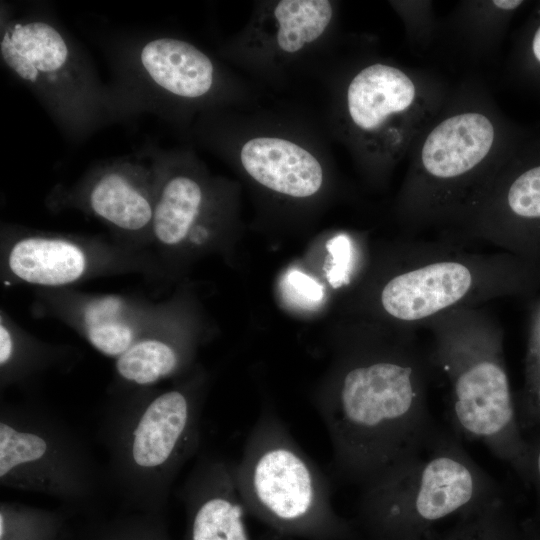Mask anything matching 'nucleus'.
Masks as SVG:
<instances>
[{
  "label": "nucleus",
  "instance_id": "29",
  "mask_svg": "<svg viewBox=\"0 0 540 540\" xmlns=\"http://www.w3.org/2000/svg\"><path fill=\"white\" fill-rule=\"evenodd\" d=\"M15 340L10 330L1 322L0 325V367L5 365L13 352Z\"/></svg>",
  "mask_w": 540,
  "mask_h": 540
},
{
  "label": "nucleus",
  "instance_id": "22",
  "mask_svg": "<svg viewBox=\"0 0 540 540\" xmlns=\"http://www.w3.org/2000/svg\"><path fill=\"white\" fill-rule=\"evenodd\" d=\"M72 540H171L163 514L124 511L111 517L91 515L74 527Z\"/></svg>",
  "mask_w": 540,
  "mask_h": 540
},
{
  "label": "nucleus",
  "instance_id": "10",
  "mask_svg": "<svg viewBox=\"0 0 540 540\" xmlns=\"http://www.w3.org/2000/svg\"><path fill=\"white\" fill-rule=\"evenodd\" d=\"M442 239L540 263V139L521 141Z\"/></svg>",
  "mask_w": 540,
  "mask_h": 540
},
{
  "label": "nucleus",
  "instance_id": "20",
  "mask_svg": "<svg viewBox=\"0 0 540 540\" xmlns=\"http://www.w3.org/2000/svg\"><path fill=\"white\" fill-rule=\"evenodd\" d=\"M65 508L46 509L1 501L0 540H72L74 526Z\"/></svg>",
  "mask_w": 540,
  "mask_h": 540
},
{
  "label": "nucleus",
  "instance_id": "7",
  "mask_svg": "<svg viewBox=\"0 0 540 540\" xmlns=\"http://www.w3.org/2000/svg\"><path fill=\"white\" fill-rule=\"evenodd\" d=\"M232 472L247 512L280 534L315 540L352 534L333 509L327 479L275 411L259 414Z\"/></svg>",
  "mask_w": 540,
  "mask_h": 540
},
{
  "label": "nucleus",
  "instance_id": "25",
  "mask_svg": "<svg viewBox=\"0 0 540 540\" xmlns=\"http://www.w3.org/2000/svg\"><path fill=\"white\" fill-rule=\"evenodd\" d=\"M332 265L327 273L329 283L338 288L350 282L353 269V248L348 236L338 235L327 242Z\"/></svg>",
  "mask_w": 540,
  "mask_h": 540
},
{
  "label": "nucleus",
  "instance_id": "5",
  "mask_svg": "<svg viewBox=\"0 0 540 540\" xmlns=\"http://www.w3.org/2000/svg\"><path fill=\"white\" fill-rule=\"evenodd\" d=\"M498 496L458 436L436 425L413 452L362 486L359 516L374 540H433L439 523Z\"/></svg>",
  "mask_w": 540,
  "mask_h": 540
},
{
  "label": "nucleus",
  "instance_id": "19",
  "mask_svg": "<svg viewBox=\"0 0 540 540\" xmlns=\"http://www.w3.org/2000/svg\"><path fill=\"white\" fill-rule=\"evenodd\" d=\"M183 355L171 342L147 337L138 339L116 358L115 371L122 383L133 388H149L177 373Z\"/></svg>",
  "mask_w": 540,
  "mask_h": 540
},
{
  "label": "nucleus",
  "instance_id": "24",
  "mask_svg": "<svg viewBox=\"0 0 540 540\" xmlns=\"http://www.w3.org/2000/svg\"><path fill=\"white\" fill-rule=\"evenodd\" d=\"M530 302L525 380L520 397L519 422L540 428V296Z\"/></svg>",
  "mask_w": 540,
  "mask_h": 540
},
{
  "label": "nucleus",
  "instance_id": "18",
  "mask_svg": "<svg viewBox=\"0 0 540 540\" xmlns=\"http://www.w3.org/2000/svg\"><path fill=\"white\" fill-rule=\"evenodd\" d=\"M205 204V189L189 171L170 170L155 199L151 228L164 245L181 243L196 225Z\"/></svg>",
  "mask_w": 540,
  "mask_h": 540
},
{
  "label": "nucleus",
  "instance_id": "27",
  "mask_svg": "<svg viewBox=\"0 0 540 540\" xmlns=\"http://www.w3.org/2000/svg\"><path fill=\"white\" fill-rule=\"evenodd\" d=\"M287 282L304 300L317 302L323 297L321 285L302 272L292 271L287 276Z\"/></svg>",
  "mask_w": 540,
  "mask_h": 540
},
{
  "label": "nucleus",
  "instance_id": "23",
  "mask_svg": "<svg viewBox=\"0 0 540 540\" xmlns=\"http://www.w3.org/2000/svg\"><path fill=\"white\" fill-rule=\"evenodd\" d=\"M520 528L501 495L459 517L433 540H518Z\"/></svg>",
  "mask_w": 540,
  "mask_h": 540
},
{
  "label": "nucleus",
  "instance_id": "9",
  "mask_svg": "<svg viewBox=\"0 0 540 540\" xmlns=\"http://www.w3.org/2000/svg\"><path fill=\"white\" fill-rule=\"evenodd\" d=\"M437 104L436 94L406 70L369 61L338 88L332 125L363 166L384 172L435 119Z\"/></svg>",
  "mask_w": 540,
  "mask_h": 540
},
{
  "label": "nucleus",
  "instance_id": "30",
  "mask_svg": "<svg viewBox=\"0 0 540 540\" xmlns=\"http://www.w3.org/2000/svg\"><path fill=\"white\" fill-rule=\"evenodd\" d=\"M518 540H540V527L528 522L521 525Z\"/></svg>",
  "mask_w": 540,
  "mask_h": 540
},
{
  "label": "nucleus",
  "instance_id": "26",
  "mask_svg": "<svg viewBox=\"0 0 540 540\" xmlns=\"http://www.w3.org/2000/svg\"><path fill=\"white\" fill-rule=\"evenodd\" d=\"M520 68L540 82V12L531 21L520 44Z\"/></svg>",
  "mask_w": 540,
  "mask_h": 540
},
{
  "label": "nucleus",
  "instance_id": "12",
  "mask_svg": "<svg viewBox=\"0 0 540 540\" xmlns=\"http://www.w3.org/2000/svg\"><path fill=\"white\" fill-rule=\"evenodd\" d=\"M246 175L280 195L308 198L325 181L324 151L303 131L275 122H253L240 127L229 144Z\"/></svg>",
  "mask_w": 540,
  "mask_h": 540
},
{
  "label": "nucleus",
  "instance_id": "17",
  "mask_svg": "<svg viewBox=\"0 0 540 540\" xmlns=\"http://www.w3.org/2000/svg\"><path fill=\"white\" fill-rule=\"evenodd\" d=\"M8 266L26 283L56 287L78 280L86 270L87 260L78 245L65 239L27 237L11 248Z\"/></svg>",
  "mask_w": 540,
  "mask_h": 540
},
{
  "label": "nucleus",
  "instance_id": "2",
  "mask_svg": "<svg viewBox=\"0 0 540 540\" xmlns=\"http://www.w3.org/2000/svg\"><path fill=\"white\" fill-rule=\"evenodd\" d=\"M434 373L448 388L454 433L476 440L530 484L528 441L523 436L504 355V333L482 307L446 312L424 325Z\"/></svg>",
  "mask_w": 540,
  "mask_h": 540
},
{
  "label": "nucleus",
  "instance_id": "11",
  "mask_svg": "<svg viewBox=\"0 0 540 540\" xmlns=\"http://www.w3.org/2000/svg\"><path fill=\"white\" fill-rule=\"evenodd\" d=\"M336 13V4L329 0L260 2L225 53L260 77L276 78L325 42Z\"/></svg>",
  "mask_w": 540,
  "mask_h": 540
},
{
  "label": "nucleus",
  "instance_id": "6",
  "mask_svg": "<svg viewBox=\"0 0 540 540\" xmlns=\"http://www.w3.org/2000/svg\"><path fill=\"white\" fill-rule=\"evenodd\" d=\"M378 293L380 311L398 328L418 330L438 316L498 298L531 300L540 263L507 252H473L448 240H415L398 254Z\"/></svg>",
  "mask_w": 540,
  "mask_h": 540
},
{
  "label": "nucleus",
  "instance_id": "1",
  "mask_svg": "<svg viewBox=\"0 0 540 540\" xmlns=\"http://www.w3.org/2000/svg\"><path fill=\"white\" fill-rule=\"evenodd\" d=\"M433 374L412 329L350 358L318 404L344 479L364 486L428 437L436 427L427 404Z\"/></svg>",
  "mask_w": 540,
  "mask_h": 540
},
{
  "label": "nucleus",
  "instance_id": "3",
  "mask_svg": "<svg viewBox=\"0 0 540 540\" xmlns=\"http://www.w3.org/2000/svg\"><path fill=\"white\" fill-rule=\"evenodd\" d=\"M149 388L112 402L98 432L107 485L124 508L164 515L177 476L199 447L202 400L191 387Z\"/></svg>",
  "mask_w": 540,
  "mask_h": 540
},
{
  "label": "nucleus",
  "instance_id": "13",
  "mask_svg": "<svg viewBox=\"0 0 540 540\" xmlns=\"http://www.w3.org/2000/svg\"><path fill=\"white\" fill-rule=\"evenodd\" d=\"M0 55L14 76L51 103L75 110L88 95L76 54L64 35L46 21L8 23L1 33Z\"/></svg>",
  "mask_w": 540,
  "mask_h": 540
},
{
  "label": "nucleus",
  "instance_id": "14",
  "mask_svg": "<svg viewBox=\"0 0 540 540\" xmlns=\"http://www.w3.org/2000/svg\"><path fill=\"white\" fill-rule=\"evenodd\" d=\"M179 496L186 513L184 540H250L245 523L247 510L231 463L218 457L200 459Z\"/></svg>",
  "mask_w": 540,
  "mask_h": 540
},
{
  "label": "nucleus",
  "instance_id": "31",
  "mask_svg": "<svg viewBox=\"0 0 540 540\" xmlns=\"http://www.w3.org/2000/svg\"><path fill=\"white\" fill-rule=\"evenodd\" d=\"M271 540H281V539H276V538H273V539H271Z\"/></svg>",
  "mask_w": 540,
  "mask_h": 540
},
{
  "label": "nucleus",
  "instance_id": "4",
  "mask_svg": "<svg viewBox=\"0 0 540 540\" xmlns=\"http://www.w3.org/2000/svg\"><path fill=\"white\" fill-rule=\"evenodd\" d=\"M523 138L487 108L463 105L434 119L412 146L399 214L413 235L448 231Z\"/></svg>",
  "mask_w": 540,
  "mask_h": 540
},
{
  "label": "nucleus",
  "instance_id": "16",
  "mask_svg": "<svg viewBox=\"0 0 540 540\" xmlns=\"http://www.w3.org/2000/svg\"><path fill=\"white\" fill-rule=\"evenodd\" d=\"M147 171L133 163L103 170L88 191L92 212L111 225L140 231L151 227L155 200L146 185Z\"/></svg>",
  "mask_w": 540,
  "mask_h": 540
},
{
  "label": "nucleus",
  "instance_id": "21",
  "mask_svg": "<svg viewBox=\"0 0 540 540\" xmlns=\"http://www.w3.org/2000/svg\"><path fill=\"white\" fill-rule=\"evenodd\" d=\"M122 312L121 299L105 296L89 302L82 315L87 341L101 354L115 359L139 339Z\"/></svg>",
  "mask_w": 540,
  "mask_h": 540
},
{
  "label": "nucleus",
  "instance_id": "28",
  "mask_svg": "<svg viewBox=\"0 0 540 540\" xmlns=\"http://www.w3.org/2000/svg\"><path fill=\"white\" fill-rule=\"evenodd\" d=\"M528 441V440H527ZM530 483H534L540 495V432L528 441Z\"/></svg>",
  "mask_w": 540,
  "mask_h": 540
},
{
  "label": "nucleus",
  "instance_id": "8",
  "mask_svg": "<svg viewBox=\"0 0 540 540\" xmlns=\"http://www.w3.org/2000/svg\"><path fill=\"white\" fill-rule=\"evenodd\" d=\"M0 485L92 515L108 487L90 448L60 415L33 403L0 408Z\"/></svg>",
  "mask_w": 540,
  "mask_h": 540
},
{
  "label": "nucleus",
  "instance_id": "15",
  "mask_svg": "<svg viewBox=\"0 0 540 540\" xmlns=\"http://www.w3.org/2000/svg\"><path fill=\"white\" fill-rule=\"evenodd\" d=\"M142 73L159 91L185 105H202L220 96L224 78L204 51L174 37H159L140 49Z\"/></svg>",
  "mask_w": 540,
  "mask_h": 540
}]
</instances>
